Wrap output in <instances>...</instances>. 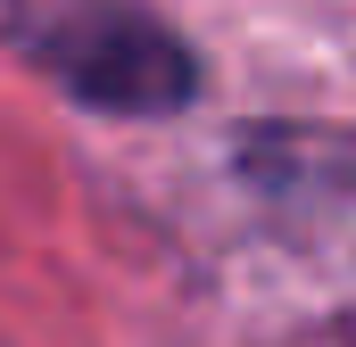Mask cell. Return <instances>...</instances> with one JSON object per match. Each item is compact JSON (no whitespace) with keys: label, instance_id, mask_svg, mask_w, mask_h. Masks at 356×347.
Segmentation results:
<instances>
[{"label":"cell","instance_id":"6da1fadb","mask_svg":"<svg viewBox=\"0 0 356 347\" xmlns=\"http://www.w3.org/2000/svg\"><path fill=\"white\" fill-rule=\"evenodd\" d=\"M8 42L99 116H175L199 91L182 33L133 0H25L8 17Z\"/></svg>","mask_w":356,"mask_h":347}]
</instances>
